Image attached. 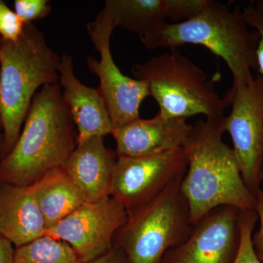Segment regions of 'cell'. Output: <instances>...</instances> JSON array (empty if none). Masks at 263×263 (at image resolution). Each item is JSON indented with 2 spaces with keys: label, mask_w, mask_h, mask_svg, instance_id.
I'll list each match as a JSON object with an SVG mask.
<instances>
[{
  "label": "cell",
  "mask_w": 263,
  "mask_h": 263,
  "mask_svg": "<svg viewBox=\"0 0 263 263\" xmlns=\"http://www.w3.org/2000/svg\"><path fill=\"white\" fill-rule=\"evenodd\" d=\"M224 117L197 121L183 146L187 168L181 189L193 224L216 207H255L256 197L243 182L233 148L223 140Z\"/></svg>",
  "instance_id": "cell-1"
},
{
  "label": "cell",
  "mask_w": 263,
  "mask_h": 263,
  "mask_svg": "<svg viewBox=\"0 0 263 263\" xmlns=\"http://www.w3.org/2000/svg\"><path fill=\"white\" fill-rule=\"evenodd\" d=\"M77 138L61 86L46 85L34 95L16 143L0 162V180L32 186L52 170L65 167Z\"/></svg>",
  "instance_id": "cell-2"
},
{
  "label": "cell",
  "mask_w": 263,
  "mask_h": 263,
  "mask_svg": "<svg viewBox=\"0 0 263 263\" xmlns=\"http://www.w3.org/2000/svg\"><path fill=\"white\" fill-rule=\"evenodd\" d=\"M139 37L148 50L173 49L184 44L204 46L229 67L233 78L230 89L248 84L254 79L252 71H257L259 35L249 29L238 7L231 10L220 2L208 0L193 18L179 23L162 22Z\"/></svg>",
  "instance_id": "cell-3"
},
{
  "label": "cell",
  "mask_w": 263,
  "mask_h": 263,
  "mask_svg": "<svg viewBox=\"0 0 263 263\" xmlns=\"http://www.w3.org/2000/svg\"><path fill=\"white\" fill-rule=\"evenodd\" d=\"M61 57L32 24H24L18 41L0 43V119L4 131L2 152L8 153L21 133L36 91L60 80Z\"/></svg>",
  "instance_id": "cell-4"
},
{
  "label": "cell",
  "mask_w": 263,
  "mask_h": 263,
  "mask_svg": "<svg viewBox=\"0 0 263 263\" xmlns=\"http://www.w3.org/2000/svg\"><path fill=\"white\" fill-rule=\"evenodd\" d=\"M135 79L148 84L150 95L158 104V113L167 119L196 115L206 119L224 117L229 103L221 98L201 68L173 48L132 67Z\"/></svg>",
  "instance_id": "cell-5"
},
{
  "label": "cell",
  "mask_w": 263,
  "mask_h": 263,
  "mask_svg": "<svg viewBox=\"0 0 263 263\" xmlns=\"http://www.w3.org/2000/svg\"><path fill=\"white\" fill-rule=\"evenodd\" d=\"M180 176L152 201L127 211L114 240L127 263H163L171 249L184 243L193 230Z\"/></svg>",
  "instance_id": "cell-6"
},
{
  "label": "cell",
  "mask_w": 263,
  "mask_h": 263,
  "mask_svg": "<svg viewBox=\"0 0 263 263\" xmlns=\"http://www.w3.org/2000/svg\"><path fill=\"white\" fill-rule=\"evenodd\" d=\"M90 40L100 53L98 60L88 57L86 65L98 76V89L105 100L113 127L118 128L140 117V108L151 96L148 84L143 81L124 75L114 62L110 39L114 29L113 21L105 8L86 26Z\"/></svg>",
  "instance_id": "cell-7"
},
{
  "label": "cell",
  "mask_w": 263,
  "mask_h": 263,
  "mask_svg": "<svg viewBox=\"0 0 263 263\" xmlns=\"http://www.w3.org/2000/svg\"><path fill=\"white\" fill-rule=\"evenodd\" d=\"M224 98L232 110L224 117V130L233 142L237 163L246 186L254 196L262 189L263 167V77L230 89Z\"/></svg>",
  "instance_id": "cell-8"
},
{
  "label": "cell",
  "mask_w": 263,
  "mask_h": 263,
  "mask_svg": "<svg viewBox=\"0 0 263 263\" xmlns=\"http://www.w3.org/2000/svg\"><path fill=\"white\" fill-rule=\"evenodd\" d=\"M127 219V211L111 196L86 202L60 222L48 229L46 235L70 246L82 262L108 253L114 240Z\"/></svg>",
  "instance_id": "cell-9"
},
{
  "label": "cell",
  "mask_w": 263,
  "mask_h": 263,
  "mask_svg": "<svg viewBox=\"0 0 263 263\" xmlns=\"http://www.w3.org/2000/svg\"><path fill=\"white\" fill-rule=\"evenodd\" d=\"M186 168L183 148L148 157H118L110 196L126 210H133L160 195L175 180L184 176Z\"/></svg>",
  "instance_id": "cell-10"
},
{
  "label": "cell",
  "mask_w": 263,
  "mask_h": 263,
  "mask_svg": "<svg viewBox=\"0 0 263 263\" xmlns=\"http://www.w3.org/2000/svg\"><path fill=\"white\" fill-rule=\"evenodd\" d=\"M239 209L216 207L197 223L187 240L170 250L165 263H233L239 248Z\"/></svg>",
  "instance_id": "cell-11"
},
{
  "label": "cell",
  "mask_w": 263,
  "mask_h": 263,
  "mask_svg": "<svg viewBox=\"0 0 263 263\" xmlns=\"http://www.w3.org/2000/svg\"><path fill=\"white\" fill-rule=\"evenodd\" d=\"M185 119H167L157 113L149 119L136 120L114 128L118 157L161 155L183 148L193 129Z\"/></svg>",
  "instance_id": "cell-12"
},
{
  "label": "cell",
  "mask_w": 263,
  "mask_h": 263,
  "mask_svg": "<svg viewBox=\"0 0 263 263\" xmlns=\"http://www.w3.org/2000/svg\"><path fill=\"white\" fill-rule=\"evenodd\" d=\"M59 73L63 98L79 131L77 143L91 137L111 134L113 124L105 100L98 89L86 86L76 77L68 53L61 57Z\"/></svg>",
  "instance_id": "cell-13"
},
{
  "label": "cell",
  "mask_w": 263,
  "mask_h": 263,
  "mask_svg": "<svg viewBox=\"0 0 263 263\" xmlns=\"http://www.w3.org/2000/svg\"><path fill=\"white\" fill-rule=\"evenodd\" d=\"M117 152L104 143V137L94 136L77 143L65 169L86 202L110 196Z\"/></svg>",
  "instance_id": "cell-14"
},
{
  "label": "cell",
  "mask_w": 263,
  "mask_h": 263,
  "mask_svg": "<svg viewBox=\"0 0 263 263\" xmlns=\"http://www.w3.org/2000/svg\"><path fill=\"white\" fill-rule=\"evenodd\" d=\"M208 0H107L114 27H120L138 35L157 24L171 19L179 23L193 18L206 5Z\"/></svg>",
  "instance_id": "cell-15"
},
{
  "label": "cell",
  "mask_w": 263,
  "mask_h": 263,
  "mask_svg": "<svg viewBox=\"0 0 263 263\" xmlns=\"http://www.w3.org/2000/svg\"><path fill=\"white\" fill-rule=\"evenodd\" d=\"M47 226L30 186L0 185V235L16 248L46 235Z\"/></svg>",
  "instance_id": "cell-16"
},
{
  "label": "cell",
  "mask_w": 263,
  "mask_h": 263,
  "mask_svg": "<svg viewBox=\"0 0 263 263\" xmlns=\"http://www.w3.org/2000/svg\"><path fill=\"white\" fill-rule=\"evenodd\" d=\"M30 187L48 229L86 202L65 167L52 170Z\"/></svg>",
  "instance_id": "cell-17"
},
{
  "label": "cell",
  "mask_w": 263,
  "mask_h": 263,
  "mask_svg": "<svg viewBox=\"0 0 263 263\" xmlns=\"http://www.w3.org/2000/svg\"><path fill=\"white\" fill-rule=\"evenodd\" d=\"M13 263H84L70 245L49 235L15 249Z\"/></svg>",
  "instance_id": "cell-18"
},
{
  "label": "cell",
  "mask_w": 263,
  "mask_h": 263,
  "mask_svg": "<svg viewBox=\"0 0 263 263\" xmlns=\"http://www.w3.org/2000/svg\"><path fill=\"white\" fill-rule=\"evenodd\" d=\"M239 228L240 239L238 253L233 263H262L254 253L252 235L258 216L254 210L240 211Z\"/></svg>",
  "instance_id": "cell-19"
},
{
  "label": "cell",
  "mask_w": 263,
  "mask_h": 263,
  "mask_svg": "<svg viewBox=\"0 0 263 263\" xmlns=\"http://www.w3.org/2000/svg\"><path fill=\"white\" fill-rule=\"evenodd\" d=\"M51 10L47 0H15L14 11L24 24L46 18Z\"/></svg>",
  "instance_id": "cell-20"
},
{
  "label": "cell",
  "mask_w": 263,
  "mask_h": 263,
  "mask_svg": "<svg viewBox=\"0 0 263 263\" xmlns=\"http://www.w3.org/2000/svg\"><path fill=\"white\" fill-rule=\"evenodd\" d=\"M24 24L14 10L0 0V35L5 41H18L24 32Z\"/></svg>",
  "instance_id": "cell-21"
},
{
  "label": "cell",
  "mask_w": 263,
  "mask_h": 263,
  "mask_svg": "<svg viewBox=\"0 0 263 263\" xmlns=\"http://www.w3.org/2000/svg\"><path fill=\"white\" fill-rule=\"evenodd\" d=\"M243 14L249 27L258 32L259 39L256 49L257 72L263 77V9L257 8L254 3H249L243 8Z\"/></svg>",
  "instance_id": "cell-22"
},
{
  "label": "cell",
  "mask_w": 263,
  "mask_h": 263,
  "mask_svg": "<svg viewBox=\"0 0 263 263\" xmlns=\"http://www.w3.org/2000/svg\"><path fill=\"white\" fill-rule=\"evenodd\" d=\"M254 211L258 216L259 223L258 230L253 232L252 235V243L254 253L257 259L263 263V190L262 188L256 195V204Z\"/></svg>",
  "instance_id": "cell-23"
},
{
  "label": "cell",
  "mask_w": 263,
  "mask_h": 263,
  "mask_svg": "<svg viewBox=\"0 0 263 263\" xmlns=\"http://www.w3.org/2000/svg\"><path fill=\"white\" fill-rule=\"evenodd\" d=\"M86 263H127V260L122 250L114 247L108 253Z\"/></svg>",
  "instance_id": "cell-24"
},
{
  "label": "cell",
  "mask_w": 263,
  "mask_h": 263,
  "mask_svg": "<svg viewBox=\"0 0 263 263\" xmlns=\"http://www.w3.org/2000/svg\"><path fill=\"white\" fill-rule=\"evenodd\" d=\"M15 252L13 243L0 235V263H13Z\"/></svg>",
  "instance_id": "cell-25"
},
{
  "label": "cell",
  "mask_w": 263,
  "mask_h": 263,
  "mask_svg": "<svg viewBox=\"0 0 263 263\" xmlns=\"http://www.w3.org/2000/svg\"><path fill=\"white\" fill-rule=\"evenodd\" d=\"M254 5H255L256 7H257V8H262L263 9V0L257 1V3H254Z\"/></svg>",
  "instance_id": "cell-26"
},
{
  "label": "cell",
  "mask_w": 263,
  "mask_h": 263,
  "mask_svg": "<svg viewBox=\"0 0 263 263\" xmlns=\"http://www.w3.org/2000/svg\"><path fill=\"white\" fill-rule=\"evenodd\" d=\"M1 127V126H0ZM3 138H2L1 134H0V153H1L2 149H3Z\"/></svg>",
  "instance_id": "cell-27"
},
{
  "label": "cell",
  "mask_w": 263,
  "mask_h": 263,
  "mask_svg": "<svg viewBox=\"0 0 263 263\" xmlns=\"http://www.w3.org/2000/svg\"><path fill=\"white\" fill-rule=\"evenodd\" d=\"M260 181H261V183H262V185L263 184V167H262V173H261Z\"/></svg>",
  "instance_id": "cell-28"
},
{
  "label": "cell",
  "mask_w": 263,
  "mask_h": 263,
  "mask_svg": "<svg viewBox=\"0 0 263 263\" xmlns=\"http://www.w3.org/2000/svg\"><path fill=\"white\" fill-rule=\"evenodd\" d=\"M2 41H3V38H2L1 37H0V43H1Z\"/></svg>",
  "instance_id": "cell-29"
},
{
  "label": "cell",
  "mask_w": 263,
  "mask_h": 263,
  "mask_svg": "<svg viewBox=\"0 0 263 263\" xmlns=\"http://www.w3.org/2000/svg\"><path fill=\"white\" fill-rule=\"evenodd\" d=\"M0 126H1V127H2L1 119H0Z\"/></svg>",
  "instance_id": "cell-30"
},
{
  "label": "cell",
  "mask_w": 263,
  "mask_h": 263,
  "mask_svg": "<svg viewBox=\"0 0 263 263\" xmlns=\"http://www.w3.org/2000/svg\"><path fill=\"white\" fill-rule=\"evenodd\" d=\"M262 186H263V184H262ZM262 189H263V187H262Z\"/></svg>",
  "instance_id": "cell-31"
},
{
  "label": "cell",
  "mask_w": 263,
  "mask_h": 263,
  "mask_svg": "<svg viewBox=\"0 0 263 263\" xmlns=\"http://www.w3.org/2000/svg\"><path fill=\"white\" fill-rule=\"evenodd\" d=\"M163 263H165V262H163Z\"/></svg>",
  "instance_id": "cell-32"
},
{
  "label": "cell",
  "mask_w": 263,
  "mask_h": 263,
  "mask_svg": "<svg viewBox=\"0 0 263 263\" xmlns=\"http://www.w3.org/2000/svg\"><path fill=\"white\" fill-rule=\"evenodd\" d=\"M262 190H263V189H262Z\"/></svg>",
  "instance_id": "cell-33"
}]
</instances>
